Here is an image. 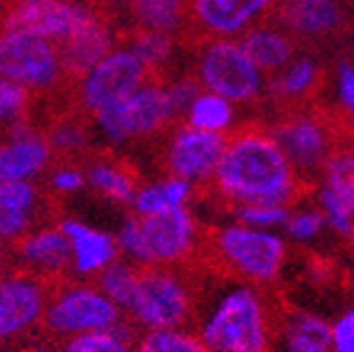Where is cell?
Returning <instances> with one entry per match:
<instances>
[{
	"label": "cell",
	"mask_w": 354,
	"mask_h": 352,
	"mask_svg": "<svg viewBox=\"0 0 354 352\" xmlns=\"http://www.w3.org/2000/svg\"><path fill=\"white\" fill-rule=\"evenodd\" d=\"M322 185L330 187L354 215V150L335 148L322 166Z\"/></svg>",
	"instance_id": "27"
},
{
	"label": "cell",
	"mask_w": 354,
	"mask_h": 352,
	"mask_svg": "<svg viewBox=\"0 0 354 352\" xmlns=\"http://www.w3.org/2000/svg\"><path fill=\"white\" fill-rule=\"evenodd\" d=\"M352 150H354V146H352Z\"/></svg>",
	"instance_id": "46"
},
{
	"label": "cell",
	"mask_w": 354,
	"mask_h": 352,
	"mask_svg": "<svg viewBox=\"0 0 354 352\" xmlns=\"http://www.w3.org/2000/svg\"><path fill=\"white\" fill-rule=\"evenodd\" d=\"M96 116H99L101 131L111 141L148 136V133L160 131L167 121H172L167 91L165 87H158V84H143L131 96L106 106Z\"/></svg>",
	"instance_id": "7"
},
{
	"label": "cell",
	"mask_w": 354,
	"mask_h": 352,
	"mask_svg": "<svg viewBox=\"0 0 354 352\" xmlns=\"http://www.w3.org/2000/svg\"><path fill=\"white\" fill-rule=\"evenodd\" d=\"M62 60L57 44L35 35L0 33V77L25 89H47L59 79Z\"/></svg>",
	"instance_id": "6"
},
{
	"label": "cell",
	"mask_w": 354,
	"mask_h": 352,
	"mask_svg": "<svg viewBox=\"0 0 354 352\" xmlns=\"http://www.w3.org/2000/svg\"><path fill=\"white\" fill-rule=\"evenodd\" d=\"M131 10L140 30L170 35L183 25L187 0H133Z\"/></svg>",
	"instance_id": "24"
},
{
	"label": "cell",
	"mask_w": 354,
	"mask_h": 352,
	"mask_svg": "<svg viewBox=\"0 0 354 352\" xmlns=\"http://www.w3.org/2000/svg\"><path fill=\"white\" fill-rule=\"evenodd\" d=\"M227 133H212L194 126L177 128L167 146V168L175 177L192 185L212 180L227 150Z\"/></svg>",
	"instance_id": "12"
},
{
	"label": "cell",
	"mask_w": 354,
	"mask_h": 352,
	"mask_svg": "<svg viewBox=\"0 0 354 352\" xmlns=\"http://www.w3.org/2000/svg\"><path fill=\"white\" fill-rule=\"evenodd\" d=\"M47 323L59 333H91L109 331L118 325V306L94 288H72L62 293L50 308Z\"/></svg>",
	"instance_id": "13"
},
{
	"label": "cell",
	"mask_w": 354,
	"mask_h": 352,
	"mask_svg": "<svg viewBox=\"0 0 354 352\" xmlns=\"http://www.w3.org/2000/svg\"><path fill=\"white\" fill-rule=\"evenodd\" d=\"M148 67L131 50H111L99 64L84 74L82 101L86 109L99 114L106 106L131 96L136 89L148 82Z\"/></svg>",
	"instance_id": "9"
},
{
	"label": "cell",
	"mask_w": 354,
	"mask_h": 352,
	"mask_svg": "<svg viewBox=\"0 0 354 352\" xmlns=\"http://www.w3.org/2000/svg\"><path fill=\"white\" fill-rule=\"evenodd\" d=\"M271 133L298 175H317L337 148L330 123L313 114L288 116Z\"/></svg>",
	"instance_id": "8"
},
{
	"label": "cell",
	"mask_w": 354,
	"mask_h": 352,
	"mask_svg": "<svg viewBox=\"0 0 354 352\" xmlns=\"http://www.w3.org/2000/svg\"><path fill=\"white\" fill-rule=\"evenodd\" d=\"M50 158V146L25 128H17L12 143L0 146V182L30 180Z\"/></svg>",
	"instance_id": "19"
},
{
	"label": "cell",
	"mask_w": 354,
	"mask_h": 352,
	"mask_svg": "<svg viewBox=\"0 0 354 352\" xmlns=\"http://www.w3.org/2000/svg\"><path fill=\"white\" fill-rule=\"evenodd\" d=\"M214 247L219 259L251 286H271L281 279L288 244L278 231L254 229L241 222L216 231Z\"/></svg>",
	"instance_id": "3"
},
{
	"label": "cell",
	"mask_w": 354,
	"mask_h": 352,
	"mask_svg": "<svg viewBox=\"0 0 354 352\" xmlns=\"http://www.w3.org/2000/svg\"><path fill=\"white\" fill-rule=\"evenodd\" d=\"M28 104V89L0 77V123L20 114Z\"/></svg>",
	"instance_id": "38"
},
{
	"label": "cell",
	"mask_w": 354,
	"mask_h": 352,
	"mask_svg": "<svg viewBox=\"0 0 354 352\" xmlns=\"http://www.w3.org/2000/svg\"><path fill=\"white\" fill-rule=\"evenodd\" d=\"M148 266H165L187 259L197 242V220L185 207H172L153 217H140Z\"/></svg>",
	"instance_id": "11"
},
{
	"label": "cell",
	"mask_w": 354,
	"mask_h": 352,
	"mask_svg": "<svg viewBox=\"0 0 354 352\" xmlns=\"http://www.w3.org/2000/svg\"><path fill=\"white\" fill-rule=\"evenodd\" d=\"M64 237L69 239L72 247V256L77 261V271L82 274H96L104 271L109 264H113L118 252L116 239L106 234V231L91 229V227L82 225L77 220H69L62 225Z\"/></svg>",
	"instance_id": "18"
},
{
	"label": "cell",
	"mask_w": 354,
	"mask_h": 352,
	"mask_svg": "<svg viewBox=\"0 0 354 352\" xmlns=\"http://www.w3.org/2000/svg\"><path fill=\"white\" fill-rule=\"evenodd\" d=\"M20 254L28 261L44 269H62L72 259V247L62 229H44L22 242Z\"/></svg>",
	"instance_id": "26"
},
{
	"label": "cell",
	"mask_w": 354,
	"mask_h": 352,
	"mask_svg": "<svg viewBox=\"0 0 354 352\" xmlns=\"http://www.w3.org/2000/svg\"><path fill=\"white\" fill-rule=\"evenodd\" d=\"M185 116H187V126L212 133H227L234 126V104L219 94L199 91Z\"/></svg>",
	"instance_id": "25"
},
{
	"label": "cell",
	"mask_w": 354,
	"mask_h": 352,
	"mask_svg": "<svg viewBox=\"0 0 354 352\" xmlns=\"http://www.w3.org/2000/svg\"><path fill=\"white\" fill-rule=\"evenodd\" d=\"M317 84V64L308 57L288 62L283 72L273 79L271 91L281 99H303Z\"/></svg>",
	"instance_id": "28"
},
{
	"label": "cell",
	"mask_w": 354,
	"mask_h": 352,
	"mask_svg": "<svg viewBox=\"0 0 354 352\" xmlns=\"http://www.w3.org/2000/svg\"><path fill=\"white\" fill-rule=\"evenodd\" d=\"M271 352H332L330 323L322 315L293 310L273 323Z\"/></svg>",
	"instance_id": "16"
},
{
	"label": "cell",
	"mask_w": 354,
	"mask_h": 352,
	"mask_svg": "<svg viewBox=\"0 0 354 352\" xmlns=\"http://www.w3.org/2000/svg\"><path fill=\"white\" fill-rule=\"evenodd\" d=\"M15 3H30V0H15Z\"/></svg>",
	"instance_id": "45"
},
{
	"label": "cell",
	"mask_w": 354,
	"mask_h": 352,
	"mask_svg": "<svg viewBox=\"0 0 354 352\" xmlns=\"http://www.w3.org/2000/svg\"><path fill=\"white\" fill-rule=\"evenodd\" d=\"M325 217L317 207H305V209H298L293 212L290 209V215H288V222H286V234L293 242H313L315 237H320V231L325 229Z\"/></svg>",
	"instance_id": "36"
},
{
	"label": "cell",
	"mask_w": 354,
	"mask_h": 352,
	"mask_svg": "<svg viewBox=\"0 0 354 352\" xmlns=\"http://www.w3.org/2000/svg\"><path fill=\"white\" fill-rule=\"evenodd\" d=\"M35 187L28 180L0 182V237H17L30 222Z\"/></svg>",
	"instance_id": "22"
},
{
	"label": "cell",
	"mask_w": 354,
	"mask_h": 352,
	"mask_svg": "<svg viewBox=\"0 0 354 352\" xmlns=\"http://www.w3.org/2000/svg\"><path fill=\"white\" fill-rule=\"evenodd\" d=\"M337 99L339 106L354 118V67L342 64L337 72Z\"/></svg>",
	"instance_id": "41"
},
{
	"label": "cell",
	"mask_w": 354,
	"mask_h": 352,
	"mask_svg": "<svg viewBox=\"0 0 354 352\" xmlns=\"http://www.w3.org/2000/svg\"><path fill=\"white\" fill-rule=\"evenodd\" d=\"M192 182L170 175L167 180L153 182V185L138 190L136 197H133V204H136L138 217H153L160 215V212H167L172 207H185L189 202V197H192Z\"/></svg>",
	"instance_id": "23"
},
{
	"label": "cell",
	"mask_w": 354,
	"mask_h": 352,
	"mask_svg": "<svg viewBox=\"0 0 354 352\" xmlns=\"http://www.w3.org/2000/svg\"><path fill=\"white\" fill-rule=\"evenodd\" d=\"M64 352H133V345L118 325L109 331H91L79 333L77 337L66 342Z\"/></svg>",
	"instance_id": "31"
},
{
	"label": "cell",
	"mask_w": 354,
	"mask_h": 352,
	"mask_svg": "<svg viewBox=\"0 0 354 352\" xmlns=\"http://www.w3.org/2000/svg\"><path fill=\"white\" fill-rule=\"evenodd\" d=\"M84 133L79 131V128L74 126H62L57 128L55 133H52V143L57 146V148H64V150H72V148H79V146H84Z\"/></svg>",
	"instance_id": "42"
},
{
	"label": "cell",
	"mask_w": 354,
	"mask_h": 352,
	"mask_svg": "<svg viewBox=\"0 0 354 352\" xmlns=\"http://www.w3.org/2000/svg\"><path fill=\"white\" fill-rule=\"evenodd\" d=\"M317 209L325 217V225L332 231H337L339 237H354V215L352 209L332 193L330 187L322 185L317 190Z\"/></svg>",
	"instance_id": "35"
},
{
	"label": "cell",
	"mask_w": 354,
	"mask_h": 352,
	"mask_svg": "<svg viewBox=\"0 0 354 352\" xmlns=\"http://www.w3.org/2000/svg\"><path fill=\"white\" fill-rule=\"evenodd\" d=\"M197 337L209 352H271L273 318L263 293L246 281L219 291L199 318Z\"/></svg>",
	"instance_id": "2"
},
{
	"label": "cell",
	"mask_w": 354,
	"mask_h": 352,
	"mask_svg": "<svg viewBox=\"0 0 354 352\" xmlns=\"http://www.w3.org/2000/svg\"><path fill=\"white\" fill-rule=\"evenodd\" d=\"M271 0H189L194 22L216 37L246 33Z\"/></svg>",
	"instance_id": "14"
},
{
	"label": "cell",
	"mask_w": 354,
	"mask_h": 352,
	"mask_svg": "<svg viewBox=\"0 0 354 352\" xmlns=\"http://www.w3.org/2000/svg\"><path fill=\"white\" fill-rule=\"evenodd\" d=\"M44 293L35 281L17 279L0 281V337L25 331L42 315Z\"/></svg>",
	"instance_id": "17"
},
{
	"label": "cell",
	"mask_w": 354,
	"mask_h": 352,
	"mask_svg": "<svg viewBox=\"0 0 354 352\" xmlns=\"http://www.w3.org/2000/svg\"><path fill=\"white\" fill-rule=\"evenodd\" d=\"M283 25L295 35H327L337 30L339 8L335 0H286L283 3Z\"/></svg>",
	"instance_id": "20"
},
{
	"label": "cell",
	"mask_w": 354,
	"mask_h": 352,
	"mask_svg": "<svg viewBox=\"0 0 354 352\" xmlns=\"http://www.w3.org/2000/svg\"><path fill=\"white\" fill-rule=\"evenodd\" d=\"M332 352H354V308L344 310L335 323H330Z\"/></svg>",
	"instance_id": "39"
},
{
	"label": "cell",
	"mask_w": 354,
	"mask_h": 352,
	"mask_svg": "<svg viewBox=\"0 0 354 352\" xmlns=\"http://www.w3.org/2000/svg\"><path fill=\"white\" fill-rule=\"evenodd\" d=\"M128 50L138 57L148 69L160 67L167 62L172 52V39L165 33H150V30H140L131 37V47Z\"/></svg>",
	"instance_id": "33"
},
{
	"label": "cell",
	"mask_w": 354,
	"mask_h": 352,
	"mask_svg": "<svg viewBox=\"0 0 354 352\" xmlns=\"http://www.w3.org/2000/svg\"><path fill=\"white\" fill-rule=\"evenodd\" d=\"M128 313L148 331L183 328L192 315V293L177 274L158 266L140 269L138 288Z\"/></svg>",
	"instance_id": "4"
},
{
	"label": "cell",
	"mask_w": 354,
	"mask_h": 352,
	"mask_svg": "<svg viewBox=\"0 0 354 352\" xmlns=\"http://www.w3.org/2000/svg\"><path fill=\"white\" fill-rule=\"evenodd\" d=\"M167 91V104H170L172 118L177 116H185L189 109V104L194 101V96L199 94V87L189 79H183V82L172 84V87H165Z\"/></svg>",
	"instance_id": "40"
},
{
	"label": "cell",
	"mask_w": 354,
	"mask_h": 352,
	"mask_svg": "<svg viewBox=\"0 0 354 352\" xmlns=\"http://www.w3.org/2000/svg\"><path fill=\"white\" fill-rule=\"evenodd\" d=\"M111 3H131V0H111Z\"/></svg>",
	"instance_id": "44"
},
{
	"label": "cell",
	"mask_w": 354,
	"mask_h": 352,
	"mask_svg": "<svg viewBox=\"0 0 354 352\" xmlns=\"http://www.w3.org/2000/svg\"><path fill=\"white\" fill-rule=\"evenodd\" d=\"M111 47H113V35H111L109 25L101 20L99 12L88 17L77 33H72L57 44L62 69L74 77H84L91 67L99 64L109 55Z\"/></svg>",
	"instance_id": "15"
},
{
	"label": "cell",
	"mask_w": 354,
	"mask_h": 352,
	"mask_svg": "<svg viewBox=\"0 0 354 352\" xmlns=\"http://www.w3.org/2000/svg\"><path fill=\"white\" fill-rule=\"evenodd\" d=\"M52 182H55V187L62 190V193H74V190H79L84 185V175L77 170H59Z\"/></svg>",
	"instance_id": "43"
},
{
	"label": "cell",
	"mask_w": 354,
	"mask_h": 352,
	"mask_svg": "<svg viewBox=\"0 0 354 352\" xmlns=\"http://www.w3.org/2000/svg\"><path fill=\"white\" fill-rule=\"evenodd\" d=\"M290 207L288 204H236V220L254 229L278 231L286 227Z\"/></svg>",
	"instance_id": "34"
},
{
	"label": "cell",
	"mask_w": 354,
	"mask_h": 352,
	"mask_svg": "<svg viewBox=\"0 0 354 352\" xmlns=\"http://www.w3.org/2000/svg\"><path fill=\"white\" fill-rule=\"evenodd\" d=\"M88 182L104 195H109L111 200H116V202H133V197H136V182H133V177L116 166L91 168Z\"/></svg>",
	"instance_id": "32"
},
{
	"label": "cell",
	"mask_w": 354,
	"mask_h": 352,
	"mask_svg": "<svg viewBox=\"0 0 354 352\" xmlns=\"http://www.w3.org/2000/svg\"><path fill=\"white\" fill-rule=\"evenodd\" d=\"M140 269L131 264H109L101 276V293L106 298L116 303L118 308H126L131 306L133 296H136V288H138Z\"/></svg>",
	"instance_id": "30"
},
{
	"label": "cell",
	"mask_w": 354,
	"mask_h": 352,
	"mask_svg": "<svg viewBox=\"0 0 354 352\" xmlns=\"http://www.w3.org/2000/svg\"><path fill=\"white\" fill-rule=\"evenodd\" d=\"M118 247L131 256L138 266H148V256H145V244H143V231H140V217H131L118 231Z\"/></svg>",
	"instance_id": "37"
},
{
	"label": "cell",
	"mask_w": 354,
	"mask_h": 352,
	"mask_svg": "<svg viewBox=\"0 0 354 352\" xmlns=\"http://www.w3.org/2000/svg\"><path fill=\"white\" fill-rule=\"evenodd\" d=\"M199 82L207 91L219 94L232 104H246L263 89V72L249 60L239 42L219 39L207 47L199 62Z\"/></svg>",
	"instance_id": "5"
},
{
	"label": "cell",
	"mask_w": 354,
	"mask_h": 352,
	"mask_svg": "<svg viewBox=\"0 0 354 352\" xmlns=\"http://www.w3.org/2000/svg\"><path fill=\"white\" fill-rule=\"evenodd\" d=\"M133 352H209L205 342L194 333L185 328H162V331H148Z\"/></svg>",
	"instance_id": "29"
},
{
	"label": "cell",
	"mask_w": 354,
	"mask_h": 352,
	"mask_svg": "<svg viewBox=\"0 0 354 352\" xmlns=\"http://www.w3.org/2000/svg\"><path fill=\"white\" fill-rule=\"evenodd\" d=\"M241 50L261 72H281L293 60V42L286 33L271 28H256L241 37Z\"/></svg>",
	"instance_id": "21"
},
{
	"label": "cell",
	"mask_w": 354,
	"mask_h": 352,
	"mask_svg": "<svg viewBox=\"0 0 354 352\" xmlns=\"http://www.w3.org/2000/svg\"><path fill=\"white\" fill-rule=\"evenodd\" d=\"M212 180L229 202L288 204L300 193V175L271 131L249 128L227 141Z\"/></svg>",
	"instance_id": "1"
},
{
	"label": "cell",
	"mask_w": 354,
	"mask_h": 352,
	"mask_svg": "<svg viewBox=\"0 0 354 352\" xmlns=\"http://www.w3.org/2000/svg\"><path fill=\"white\" fill-rule=\"evenodd\" d=\"M94 15V8L79 6L74 0H30L15 3V8L3 17V30L35 35L59 44Z\"/></svg>",
	"instance_id": "10"
}]
</instances>
